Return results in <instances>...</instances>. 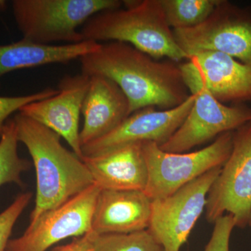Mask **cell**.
Listing matches in <instances>:
<instances>
[{
    "instance_id": "cell-1",
    "label": "cell",
    "mask_w": 251,
    "mask_h": 251,
    "mask_svg": "<svg viewBox=\"0 0 251 251\" xmlns=\"http://www.w3.org/2000/svg\"><path fill=\"white\" fill-rule=\"evenodd\" d=\"M80 61L82 74L101 75L117 84L128 99L130 115L148 107L175 108L191 95L179 64L156 60L126 43H100Z\"/></svg>"
},
{
    "instance_id": "cell-2",
    "label": "cell",
    "mask_w": 251,
    "mask_h": 251,
    "mask_svg": "<svg viewBox=\"0 0 251 251\" xmlns=\"http://www.w3.org/2000/svg\"><path fill=\"white\" fill-rule=\"evenodd\" d=\"M18 141L32 159L36 176L35 206L29 224L94 184L88 168L61 143L57 133L18 112L14 118Z\"/></svg>"
},
{
    "instance_id": "cell-3",
    "label": "cell",
    "mask_w": 251,
    "mask_h": 251,
    "mask_svg": "<svg viewBox=\"0 0 251 251\" xmlns=\"http://www.w3.org/2000/svg\"><path fill=\"white\" fill-rule=\"evenodd\" d=\"M125 7L94 15L80 28L85 41H119L130 44L153 58L175 62L189 59L178 45L165 16L161 0L123 1Z\"/></svg>"
},
{
    "instance_id": "cell-4",
    "label": "cell",
    "mask_w": 251,
    "mask_h": 251,
    "mask_svg": "<svg viewBox=\"0 0 251 251\" xmlns=\"http://www.w3.org/2000/svg\"><path fill=\"white\" fill-rule=\"evenodd\" d=\"M122 5L120 0H14L12 11L23 39L50 46L85 41L79 27L94 15Z\"/></svg>"
},
{
    "instance_id": "cell-5",
    "label": "cell",
    "mask_w": 251,
    "mask_h": 251,
    "mask_svg": "<svg viewBox=\"0 0 251 251\" xmlns=\"http://www.w3.org/2000/svg\"><path fill=\"white\" fill-rule=\"evenodd\" d=\"M180 67L195 101L182 125L166 143L159 146L163 151L184 153L251 122L250 107L227 106L221 103L198 79L189 61Z\"/></svg>"
},
{
    "instance_id": "cell-6",
    "label": "cell",
    "mask_w": 251,
    "mask_h": 251,
    "mask_svg": "<svg viewBox=\"0 0 251 251\" xmlns=\"http://www.w3.org/2000/svg\"><path fill=\"white\" fill-rule=\"evenodd\" d=\"M233 131L226 132L207 147L191 153H168L155 143H143L148 169L145 194L151 201L171 196L207 172L223 167L232 149Z\"/></svg>"
},
{
    "instance_id": "cell-7",
    "label": "cell",
    "mask_w": 251,
    "mask_h": 251,
    "mask_svg": "<svg viewBox=\"0 0 251 251\" xmlns=\"http://www.w3.org/2000/svg\"><path fill=\"white\" fill-rule=\"evenodd\" d=\"M173 30L175 40L189 59L198 52L213 51L251 65V6L240 7L219 0L201 24Z\"/></svg>"
},
{
    "instance_id": "cell-8",
    "label": "cell",
    "mask_w": 251,
    "mask_h": 251,
    "mask_svg": "<svg viewBox=\"0 0 251 251\" xmlns=\"http://www.w3.org/2000/svg\"><path fill=\"white\" fill-rule=\"evenodd\" d=\"M251 211V122L233 131L232 151L208 193L206 219L214 224L227 212L244 228Z\"/></svg>"
},
{
    "instance_id": "cell-9",
    "label": "cell",
    "mask_w": 251,
    "mask_h": 251,
    "mask_svg": "<svg viewBox=\"0 0 251 251\" xmlns=\"http://www.w3.org/2000/svg\"><path fill=\"white\" fill-rule=\"evenodd\" d=\"M222 167L193 180L168 197L153 200L148 230L165 251H179L205 210L206 198Z\"/></svg>"
},
{
    "instance_id": "cell-10",
    "label": "cell",
    "mask_w": 251,
    "mask_h": 251,
    "mask_svg": "<svg viewBox=\"0 0 251 251\" xmlns=\"http://www.w3.org/2000/svg\"><path fill=\"white\" fill-rule=\"evenodd\" d=\"M100 189L93 184L64 204L29 224L21 237L10 239L6 251H46L69 237L92 231L94 208Z\"/></svg>"
},
{
    "instance_id": "cell-11",
    "label": "cell",
    "mask_w": 251,
    "mask_h": 251,
    "mask_svg": "<svg viewBox=\"0 0 251 251\" xmlns=\"http://www.w3.org/2000/svg\"><path fill=\"white\" fill-rule=\"evenodd\" d=\"M194 101L195 97L191 94L184 103L170 110H156L154 107L140 109L108 134L83 145L82 156H98L130 144L151 142L161 146L182 125Z\"/></svg>"
},
{
    "instance_id": "cell-12",
    "label": "cell",
    "mask_w": 251,
    "mask_h": 251,
    "mask_svg": "<svg viewBox=\"0 0 251 251\" xmlns=\"http://www.w3.org/2000/svg\"><path fill=\"white\" fill-rule=\"evenodd\" d=\"M90 82V77L82 73L65 75L59 81L57 94L27 104L19 111L57 133L81 159L79 121Z\"/></svg>"
},
{
    "instance_id": "cell-13",
    "label": "cell",
    "mask_w": 251,
    "mask_h": 251,
    "mask_svg": "<svg viewBox=\"0 0 251 251\" xmlns=\"http://www.w3.org/2000/svg\"><path fill=\"white\" fill-rule=\"evenodd\" d=\"M151 202L144 191L100 190L92 217V232L127 234L148 229Z\"/></svg>"
},
{
    "instance_id": "cell-14",
    "label": "cell",
    "mask_w": 251,
    "mask_h": 251,
    "mask_svg": "<svg viewBox=\"0 0 251 251\" xmlns=\"http://www.w3.org/2000/svg\"><path fill=\"white\" fill-rule=\"evenodd\" d=\"M188 61L202 85L221 103L251 100V65L213 51L198 52Z\"/></svg>"
},
{
    "instance_id": "cell-15",
    "label": "cell",
    "mask_w": 251,
    "mask_h": 251,
    "mask_svg": "<svg viewBox=\"0 0 251 251\" xmlns=\"http://www.w3.org/2000/svg\"><path fill=\"white\" fill-rule=\"evenodd\" d=\"M82 161L88 168L94 184L100 190L145 191L148 182V169L143 144L120 147Z\"/></svg>"
},
{
    "instance_id": "cell-16",
    "label": "cell",
    "mask_w": 251,
    "mask_h": 251,
    "mask_svg": "<svg viewBox=\"0 0 251 251\" xmlns=\"http://www.w3.org/2000/svg\"><path fill=\"white\" fill-rule=\"evenodd\" d=\"M82 114L81 147L108 134L125 121L130 115L129 103L115 82L108 77L93 75L90 77Z\"/></svg>"
},
{
    "instance_id": "cell-17",
    "label": "cell",
    "mask_w": 251,
    "mask_h": 251,
    "mask_svg": "<svg viewBox=\"0 0 251 251\" xmlns=\"http://www.w3.org/2000/svg\"><path fill=\"white\" fill-rule=\"evenodd\" d=\"M100 43L83 41L78 44L41 45L21 39L0 45V79L8 73L52 64H68L97 50Z\"/></svg>"
},
{
    "instance_id": "cell-18",
    "label": "cell",
    "mask_w": 251,
    "mask_h": 251,
    "mask_svg": "<svg viewBox=\"0 0 251 251\" xmlns=\"http://www.w3.org/2000/svg\"><path fill=\"white\" fill-rule=\"evenodd\" d=\"M219 0H161L167 22L173 29H188L204 22Z\"/></svg>"
},
{
    "instance_id": "cell-19",
    "label": "cell",
    "mask_w": 251,
    "mask_h": 251,
    "mask_svg": "<svg viewBox=\"0 0 251 251\" xmlns=\"http://www.w3.org/2000/svg\"><path fill=\"white\" fill-rule=\"evenodd\" d=\"M0 186L8 183L23 186L21 175L31 164L18 155V144L14 120H7L0 135Z\"/></svg>"
},
{
    "instance_id": "cell-20",
    "label": "cell",
    "mask_w": 251,
    "mask_h": 251,
    "mask_svg": "<svg viewBox=\"0 0 251 251\" xmlns=\"http://www.w3.org/2000/svg\"><path fill=\"white\" fill-rule=\"evenodd\" d=\"M91 251H165L148 229L127 234L92 232Z\"/></svg>"
},
{
    "instance_id": "cell-21",
    "label": "cell",
    "mask_w": 251,
    "mask_h": 251,
    "mask_svg": "<svg viewBox=\"0 0 251 251\" xmlns=\"http://www.w3.org/2000/svg\"><path fill=\"white\" fill-rule=\"evenodd\" d=\"M31 197V193H21L9 207L0 214V251H6L15 224L29 204Z\"/></svg>"
},
{
    "instance_id": "cell-22",
    "label": "cell",
    "mask_w": 251,
    "mask_h": 251,
    "mask_svg": "<svg viewBox=\"0 0 251 251\" xmlns=\"http://www.w3.org/2000/svg\"><path fill=\"white\" fill-rule=\"evenodd\" d=\"M57 90L46 88L36 93L20 97H1L0 96V135L2 133L6 122L10 115L27 104L49 98L57 93Z\"/></svg>"
},
{
    "instance_id": "cell-23",
    "label": "cell",
    "mask_w": 251,
    "mask_h": 251,
    "mask_svg": "<svg viewBox=\"0 0 251 251\" xmlns=\"http://www.w3.org/2000/svg\"><path fill=\"white\" fill-rule=\"evenodd\" d=\"M214 224L210 240L204 251H229V239L236 227L233 216L229 214L221 216Z\"/></svg>"
},
{
    "instance_id": "cell-24",
    "label": "cell",
    "mask_w": 251,
    "mask_h": 251,
    "mask_svg": "<svg viewBox=\"0 0 251 251\" xmlns=\"http://www.w3.org/2000/svg\"><path fill=\"white\" fill-rule=\"evenodd\" d=\"M92 232L82 236L78 239H75L67 245L59 247L53 251H91L92 248Z\"/></svg>"
},
{
    "instance_id": "cell-25",
    "label": "cell",
    "mask_w": 251,
    "mask_h": 251,
    "mask_svg": "<svg viewBox=\"0 0 251 251\" xmlns=\"http://www.w3.org/2000/svg\"><path fill=\"white\" fill-rule=\"evenodd\" d=\"M248 226H250V227H251V211L250 213V215H249V221H248Z\"/></svg>"
},
{
    "instance_id": "cell-26",
    "label": "cell",
    "mask_w": 251,
    "mask_h": 251,
    "mask_svg": "<svg viewBox=\"0 0 251 251\" xmlns=\"http://www.w3.org/2000/svg\"><path fill=\"white\" fill-rule=\"evenodd\" d=\"M4 1H0V4H3V3H4Z\"/></svg>"
}]
</instances>
